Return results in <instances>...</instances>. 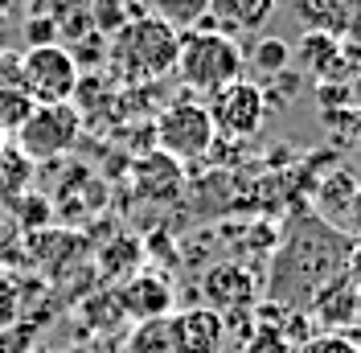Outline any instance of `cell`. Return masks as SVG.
<instances>
[{
  "label": "cell",
  "instance_id": "6da1fadb",
  "mask_svg": "<svg viewBox=\"0 0 361 353\" xmlns=\"http://www.w3.org/2000/svg\"><path fill=\"white\" fill-rule=\"evenodd\" d=\"M349 255H353L349 234L329 226L320 214H292L279 230V246L271 251L267 287H263L267 304L304 312L316 287L349 267Z\"/></svg>",
  "mask_w": 361,
  "mask_h": 353
},
{
  "label": "cell",
  "instance_id": "7a4b0ae2",
  "mask_svg": "<svg viewBox=\"0 0 361 353\" xmlns=\"http://www.w3.org/2000/svg\"><path fill=\"white\" fill-rule=\"evenodd\" d=\"M177 54H180V33L160 17H135L128 21L111 42V66L123 83H152L177 70Z\"/></svg>",
  "mask_w": 361,
  "mask_h": 353
},
{
  "label": "cell",
  "instance_id": "3957f363",
  "mask_svg": "<svg viewBox=\"0 0 361 353\" xmlns=\"http://www.w3.org/2000/svg\"><path fill=\"white\" fill-rule=\"evenodd\" d=\"M177 74L189 90L214 95V90L243 78V49L234 45V37H226L209 25L185 29L180 33V54H177Z\"/></svg>",
  "mask_w": 361,
  "mask_h": 353
},
{
  "label": "cell",
  "instance_id": "277c9868",
  "mask_svg": "<svg viewBox=\"0 0 361 353\" xmlns=\"http://www.w3.org/2000/svg\"><path fill=\"white\" fill-rule=\"evenodd\" d=\"M82 132V115L74 103H33L17 124V152L25 160H54L70 152Z\"/></svg>",
  "mask_w": 361,
  "mask_h": 353
},
{
  "label": "cell",
  "instance_id": "5b68a950",
  "mask_svg": "<svg viewBox=\"0 0 361 353\" xmlns=\"http://www.w3.org/2000/svg\"><path fill=\"white\" fill-rule=\"evenodd\" d=\"M17 83L29 103H70V95L78 87V66L74 54H66L58 42L49 45H29L17 62Z\"/></svg>",
  "mask_w": 361,
  "mask_h": 353
},
{
  "label": "cell",
  "instance_id": "8992f818",
  "mask_svg": "<svg viewBox=\"0 0 361 353\" xmlns=\"http://www.w3.org/2000/svg\"><path fill=\"white\" fill-rule=\"evenodd\" d=\"M214 119L202 103H173L157 115V144L164 156H173L177 164L185 160H197L214 148Z\"/></svg>",
  "mask_w": 361,
  "mask_h": 353
},
{
  "label": "cell",
  "instance_id": "52a82bcc",
  "mask_svg": "<svg viewBox=\"0 0 361 353\" xmlns=\"http://www.w3.org/2000/svg\"><path fill=\"white\" fill-rule=\"evenodd\" d=\"M209 119H214V132L226 136V140H250V136L263 128V115H267V103H263V90L238 78L230 87L214 90L209 95Z\"/></svg>",
  "mask_w": 361,
  "mask_h": 353
},
{
  "label": "cell",
  "instance_id": "ba28073f",
  "mask_svg": "<svg viewBox=\"0 0 361 353\" xmlns=\"http://www.w3.org/2000/svg\"><path fill=\"white\" fill-rule=\"evenodd\" d=\"M259 296H263L259 275L243 263H214L202 275V300H205V309H214L218 316L255 312Z\"/></svg>",
  "mask_w": 361,
  "mask_h": 353
},
{
  "label": "cell",
  "instance_id": "9c48e42d",
  "mask_svg": "<svg viewBox=\"0 0 361 353\" xmlns=\"http://www.w3.org/2000/svg\"><path fill=\"white\" fill-rule=\"evenodd\" d=\"M111 300H115V309L123 316H132L135 325L140 321H157V316L173 312V284L157 267H140L135 275H128L123 284L115 287Z\"/></svg>",
  "mask_w": 361,
  "mask_h": 353
},
{
  "label": "cell",
  "instance_id": "30bf717a",
  "mask_svg": "<svg viewBox=\"0 0 361 353\" xmlns=\"http://www.w3.org/2000/svg\"><path fill=\"white\" fill-rule=\"evenodd\" d=\"M304 312H308V321L320 325L324 333H341V329H349V325H357L361 321V292H357V284L349 280V271L324 280V284L312 292V300H308Z\"/></svg>",
  "mask_w": 361,
  "mask_h": 353
},
{
  "label": "cell",
  "instance_id": "8fae6325",
  "mask_svg": "<svg viewBox=\"0 0 361 353\" xmlns=\"http://www.w3.org/2000/svg\"><path fill=\"white\" fill-rule=\"evenodd\" d=\"M271 17H275V0H214L202 25L230 37V33H259Z\"/></svg>",
  "mask_w": 361,
  "mask_h": 353
},
{
  "label": "cell",
  "instance_id": "7c38bea8",
  "mask_svg": "<svg viewBox=\"0 0 361 353\" xmlns=\"http://www.w3.org/2000/svg\"><path fill=\"white\" fill-rule=\"evenodd\" d=\"M177 325V341L180 353H222L226 341V321L214 309H189V312H173Z\"/></svg>",
  "mask_w": 361,
  "mask_h": 353
},
{
  "label": "cell",
  "instance_id": "4fadbf2b",
  "mask_svg": "<svg viewBox=\"0 0 361 353\" xmlns=\"http://www.w3.org/2000/svg\"><path fill=\"white\" fill-rule=\"evenodd\" d=\"M128 353H180L173 312L157 316V321H140L132 329V337H128Z\"/></svg>",
  "mask_w": 361,
  "mask_h": 353
},
{
  "label": "cell",
  "instance_id": "5bb4252c",
  "mask_svg": "<svg viewBox=\"0 0 361 353\" xmlns=\"http://www.w3.org/2000/svg\"><path fill=\"white\" fill-rule=\"evenodd\" d=\"M209 4L214 0H152V17H160L177 33H185V29H197L209 17Z\"/></svg>",
  "mask_w": 361,
  "mask_h": 353
},
{
  "label": "cell",
  "instance_id": "9a60e30c",
  "mask_svg": "<svg viewBox=\"0 0 361 353\" xmlns=\"http://www.w3.org/2000/svg\"><path fill=\"white\" fill-rule=\"evenodd\" d=\"M99 267H103V275H111L119 271V284L128 280V275H135L140 267H144V251H140V243L135 239H115L103 255H99Z\"/></svg>",
  "mask_w": 361,
  "mask_h": 353
},
{
  "label": "cell",
  "instance_id": "2e32d148",
  "mask_svg": "<svg viewBox=\"0 0 361 353\" xmlns=\"http://www.w3.org/2000/svg\"><path fill=\"white\" fill-rule=\"evenodd\" d=\"M288 58H292V45L283 42V37H263V42L255 45V54H250V66L259 70V74H279V70L288 66Z\"/></svg>",
  "mask_w": 361,
  "mask_h": 353
},
{
  "label": "cell",
  "instance_id": "e0dca14e",
  "mask_svg": "<svg viewBox=\"0 0 361 353\" xmlns=\"http://www.w3.org/2000/svg\"><path fill=\"white\" fill-rule=\"evenodd\" d=\"M292 353H361V345L349 333H312V337L300 341Z\"/></svg>",
  "mask_w": 361,
  "mask_h": 353
},
{
  "label": "cell",
  "instance_id": "ac0fdd59",
  "mask_svg": "<svg viewBox=\"0 0 361 353\" xmlns=\"http://www.w3.org/2000/svg\"><path fill=\"white\" fill-rule=\"evenodd\" d=\"M243 353H292V345L283 341V333L271 329V325H255L250 337H243Z\"/></svg>",
  "mask_w": 361,
  "mask_h": 353
},
{
  "label": "cell",
  "instance_id": "d6986e66",
  "mask_svg": "<svg viewBox=\"0 0 361 353\" xmlns=\"http://www.w3.org/2000/svg\"><path fill=\"white\" fill-rule=\"evenodd\" d=\"M25 345H29V333L25 329L0 333V353H25Z\"/></svg>",
  "mask_w": 361,
  "mask_h": 353
},
{
  "label": "cell",
  "instance_id": "ffe728a7",
  "mask_svg": "<svg viewBox=\"0 0 361 353\" xmlns=\"http://www.w3.org/2000/svg\"><path fill=\"white\" fill-rule=\"evenodd\" d=\"M54 42V25L45 21V17H37V21L29 25V45H49Z\"/></svg>",
  "mask_w": 361,
  "mask_h": 353
},
{
  "label": "cell",
  "instance_id": "44dd1931",
  "mask_svg": "<svg viewBox=\"0 0 361 353\" xmlns=\"http://www.w3.org/2000/svg\"><path fill=\"white\" fill-rule=\"evenodd\" d=\"M345 271H349V280H353L357 292H361V243H353V255H349V267H345Z\"/></svg>",
  "mask_w": 361,
  "mask_h": 353
},
{
  "label": "cell",
  "instance_id": "7402d4cb",
  "mask_svg": "<svg viewBox=\"0 0 361 353\" xmlns=\"http://www.w3.org/2000/svg\"><path fill=\"white\" fill-rule=\"evenodd\" d=\"M8 13H13V0H0V21H4Z\"/></svg>",
  "mask_w": 361,
  "mask_h": 353
}]
</instances>
